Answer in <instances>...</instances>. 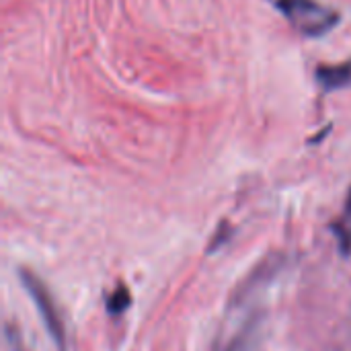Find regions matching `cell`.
Wrapping results in <instances>:
<instances>
[{"label": "cell", "instance_id": "cell-3", "mask_svg": "<svg viewBox=\"0 0 351 351\" xmlns=\"http://www.w3.org/2000/svg\"><path fill=\"white\" fill-rule=\"evenodd\" d=\"M317 80L327 90H337L351 84V64H339V66H321L317 70Z\"/></svg>", "mask_w": 351, "mask_h": 351}, {"label": "cell", "instance_id": "cell-4", "mask_svg": "<svg viewBox=\"0 0 351 351\" xmlns=\"http://www.w3.org/2000/svg\"><path fill=\"white\" fill-rule=\"evenodd\" d=\"M130 302H132V298H130V292L125 290V288H117L113 294H111V298H109V313H123L128 306H130Z\"/></svg>", "mask_w": 351, "mask_h": 351}, {"label": "cell", "instance_id": "cell-1", "mask_svg": "<svg viewBox=\"0 0 351 351\" xmlns=\"http://www.w3.org/2000/svg\"><path fill=\"white\" fill-rule=\"evenodd\" d=\"M278 8L296 31L306 37H321L339 23V12L319 0H278Z\"/></svg>", "mask_w": 351, "mask_h": 351}, {"label": "cell", "instance_id": "cell-5", "mask_svg": "<svg viewBox=\"0 0 351 351\" xmlns=\"http://www.w3.org/2000/svg\"><path fill=\"white\" fill-rule=\"evenodd\" d=\"M333 230H335V232L341 237V241H343L346 249H350V245H351V191H350V195H348V204H346V216H343V222H341V226H335Z\"/></svg>", "mask_w": 351, "mask_h": 351}, {"label": "cell", "instance_id": "cell-2", "mask_svg": "<svg viewBox=\"0 0 351 351\" xmlns=\"http://www.w3.org/2000/svg\"><path fill=\"white\" fill-rule=\"evenodd\" d=\"M21 280L27 288V292L31 294L41 319H43V325L49 333V337L53 339V343L58 346L60 351H68L66 350V333H64V325L60 321V313H58V306L49 294V290L45 288V284L29 269H23L21 271Z\"/></svg>", "mask_w": 351, "mask_h": 351}]
</instances>
